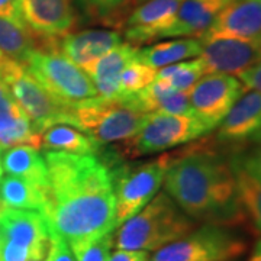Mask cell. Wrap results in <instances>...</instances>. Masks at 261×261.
<instances>
[{"mask_svg": "<svg viewBox=\"0 0 261 261\" xmlns=\"http://www.w3.org/2000/svg\"><path fill=\"white\" fill-rule=\"evenodd\" d=\"M47 203L41 211L49 232L67 243L113 232L115 187L109 166L94 154L45 151Z\"/></svg>", "mask_w": 261, "mask_h": 261, "instance_id": "1", "label": "cell"}, {"mask_svg": "<svg viewBox=\"0 0 261 261\" xmlns=\"http://www.w3.org/2000/svg\"><path fill=\"white\" fill-rule=\"evenodd\" d=\"M163 183L166 193L193 221L231 228L247 222L229 159L207 145L171 154Z\"/></svg>", "mask_w": 261, "mask_h": 261, "instance_id": "2", "label": "cell"}, {"mask_svg": "<svg viewBox=\"0 0 261 261\" xmlns=\"http://www.w3.org/2000/svg\"><path fill=\"white\" fill-rule=\"evenodd\" d=\"M196 222L177 203L160 192L128 221L121 224L113 235L116 250L157 251L195 229Z\"/></svg>", "mask_w": 261, "mask_h": 261, "instance_id": "3", "label": "cell"}, {"mask_svg": "<svg viewBox=\"0 0 261 261\" xmlns=\"http://www.w3.org/2000/svg\"><path fill=\"white\" fill-rule=\"evenodd\" d=\"M22 65L48 93L65 106H74L97 97L90 77L60 51L58 38L42 39Z\"/></svg>", "mask_w": 261, "mask_h": 261, "instance_id": "4", "label": "cell"}, {"mask_svg": "<svg viewBox=\"0 0 261 261\" xmlns=\"http://www.w3.org/2000/svg\"><path fill=\"white\" fill-rule=\"evenodd\" d=\"M148 115L116 100L96 97L70 106V125L93 138L99 145H105L125 142L135 137Z\"/></svg>", "mask_w": 261, "mask_h": 261, "instance_id": "5", "label": "cell"}, {"mask_svg": "<svg viewBox=\"0 0 261 261\" xmlns=\"http://www.w3.org/2000/svg\"><path fill=\"white\" fill-rule=\"evenodd\" d=\"M247 251V241L231 226L203 224L154 252L149 261H232Z\"/></svg>", "mask_w": 261, "mask_h": 261, "instance_id": "6", "label": "cell"}, {"mask_svg": "<svg viewBox=\"0 0 261 261\" xmlns=\"http://www.w3.org/2000/svg\"><path fill=\"white\" fill-rule=\"evenodd\" d=\"M211 130L195 115L149 113L137 135L125 141L123 151L128 157L149 155L197 140Z\"/></svg>", "mask_w": 261, "mask_h": 261, "instance_id": "7", "label": "cell"}, {"mask_svg": "<svg viewBox=\"0 0 261 261\" xmlns=\"http://www.w3.org/2000/svg\"><path fill=\"white\" fill-rule=\"evenodd\" d=\"M171 161V154L138 164L135 167L112 170L115 187V221L116 226L138 214L154 196L159 193L164 181L166 171Z\"/></svg>", "mask_w": 261, "mask_h": 261, "instance_id": "8", "label": "cell"}, {"mask_svg": "<svg viewBox=\"0 0 261 261\" xmlns=\"http://www.w3.org/2000/svg\"><path fill=\"white\" fill-rule=\"evenodd\" d=\"M3 84L41 135L53 125H70V106L54 99L20 63Z\"/></svg>", "mask_w": 261, "mask_h": 261, "instance_id": "9", "label": "cell"}, {"mask_svg": "<svg viewBox=\"0 0 261 261\" xmlns=\"http://www.w3.org/2000/svg\"><path fill=\"white\" fill-rule=\"evenodd\" d=\"M244 92L245 86L233 75L211 73L197 80L189 99L196 118L215 129Z\"/></svg>", "mask_w": 261, "mask_h": 261, "instance_id": "10", "label": "cell"}, {"mask_svg": "<svg viewBox=\"0 0 261 261\" xmlns=\"http://www.w3.org/2000/svg\"><path fill=\"white\" fill-rule=\"evenodd\" d=\"M205 74L240 75L261 61V38H199Z\"/></svg>", "mask_w": 261, "mask_h": 261, "instance_id": "11", "label": "cell"}, {"mask_svg": "<svg viewBox=\"0 0 261 261\" xmlns=\"http://www.w3.org/2000/svg\"><path fill=\"white\" fill-rule=\"evenodd\" d=\"M0 228L3 243L28 251L34 260H45L51 233L47 221L38 211L0 206Z\"/></svg>", "mask_w": 261, "mask_h": 261, "instance_id": "12", "label": "cell"}, {"mask_svg": "<svg viewBox=\"0 0 261 261\" xmlns=\"http://www.w3.org/2000/svg\"><path fill=\"white\" fill-rule=\"evenodd\" d=\"M20 20L39 38H61L74 27L71 0H19Z\"/></svg>", "mask_w": 261, "mask_h": 261, "instance_id": "13", "label": "cell"}, {"mask_svg": "<svg viewBox=\"0 0 261 261\" xmlns=\"http://www.w3.org/2000/svg\"><path fill=\"white\" fill-rule=\"evenodd\" d=\"M181 0H145L130 12L125 22L128 44L138 47L161 39L174 22Z\"/></svg>", "mask_w": 261, "mask_h": 261, "instance_id": "14", "label": "cell"}, {"mask_svg": "<svg viewBox=\"0 0 261 261\" xmlns=\"http://www.w3.org/2000/svg\"><path fill=\"white\" fill-rule=\"evenodd\" d=\"M200 38H261V3L233 0L225 5Z\"/></svg>", "mask_w": 261, "mask_h": 261, "instance_id": "15", "label": "cell"}, {"mask_svg": "<svg viewBox=\"0 0 261 261\" xmlns=\"http://www.w3.org/2000/svg\"><path fill=\"white\" fill-rule=\"evenodd\" d=\"M119 44H122L121 34L109 29H87L58 38L60 51L83 71Z\"/></svg>", "mask_w": 261, "mask_h": 261, "instance_id": "16", "label": "cell"}, {"mask_svg": "<svg viewBox=\"0 0 261 261\" xmlns=\"http://www.w3.org/2000/svg\"><path fill=\"white\" fill-rule=\"evenodd\" d=\"M216 138L226 144H240L251 138L261 128V93L244 92L218 125Z\"/></svg>", "mask_w": 261, "mask_h": 261, "instance_id": "17", "label": "cell"}, {"mask_svg": "<svg viewBox=\"0 0 261 261\" xmlns=\"http://www.w3.org/2000/svg\"><path fill=\"white\" fill-rule=\"evenodd\" d=\"M16 145L41 148V134L22 111L9 89L0 83V149Z\"/></svg>", "mask_w": 261, "mask_h": 261, "instance_id": "18", "label": "cell"}, {"mask_svg": "<svg viewBox=\"0 0 261 261\" xmlns=\"http://www.w3.org/2000/svg\"><path fill=\"white\" fill-rule=\"evenodd\" d=\"M138 47L122 42L99 58L86 74L93 82L97 97L102 100H118L119 97V79L125 67L137 58Z\"/></svg>", "mask_w": 261, "mask_h": 261, "instance_id": "19", "label": "cell"}, {"mask_svg": "<svg viewBox=\"0 0 261 261\" xmlns=\"http://www.w3.org/2000/svg\"><path fill=\"white\" fill-rule=\"evenodd\" d=\"M224 6L222 0H181L174 22L161 38H200Z\"/></svg>", "mask_w": 261, "mask_h": 261, "instance_id": "20", "label": "cell"}, {"mask_svg": "<svg viewBox=\"0 0 261 261\" xmlns=\"http://www.w3.org/2000/svg\"><path fill=\"white\" fill-rule=\"evenodd\" d=\"M3 171L9 176L23 178L35 186L48 189V170L44 157L35 147L16 145L3 155Z\"/></svg>", "mask_w": 261, "mask_h": 261, "instance_id": "21", "label": "cell"}, {"mask_svg": "<svg viewBox=\"0 0 261 261\" xmlns=\"http://www.w3.org/2000/svg\"><path fill=\"white\" fill-rule=\"evenodd\" d=\"M200 53L202 42L199 38H178L174 41L159 42L149 47L138 48L137 60L142 64L159 70L193 57H199Z\"/></svg>", "mask_w": 261, "mask_h": 261, "instance_id": "22", "label": "cell"}, {"mask_svg": "<svg viewBox=\"0 0 261 261\" xmlns=\"http://www.w3.org/2000/svg\"><path fill=\"white\" fill-rule=\"evenodd\" d=\"M229 164L244 212L252 222L255 231L261 233V174L247 167L237 152L229 159Z\"/></svg>", "mask_w": 261, "mask_h": 261, "instance_id": "23", "label": "cell"}, {"mask_svg": "<svg viewBox=\"0 0 261 261\" xmlns=\"http://www.w3.org/2000/svg\"><path fill=\"white\" fill-rule=\"evenodd\" d=\"M45 38L37 37L20 19L0 16V51L20 64Z\"/></svg>", "mask_w": 261, "mask_h": 261, "instance_id": "24", "label": "cell"}, {"mask_svg": "<svg viewBox=\"0 0 261 261\" xmlns=\"http://www.w3.org/2000/svg\"><path fill=\"white\" fill-rule=\"evenodd\" d=\"M41 147L45 148V151H63L94 155H97V151L100 148V145L93 138L65 123L53 125L44 130L41 135Z\"/></svg>", "mask_w": 261, "mask_h": 261, "instance_id": "25", "label": "cell"}, {"mask_svg": "<svg viewBox=\"0 0 261 261\" xmlns=\"http://www.w3.org/2000/svg\"><path fill=\"white\" fill-rule=\"evenodd\" d=\"M0 202L12 209L41 212L47 203V190L8 174L0 178Z\"/></svg>", "mask_w": 261, "mask_h": 261, "instance_id": "26", "label": "cell"}, {"mask_svg": "<svg viewBox=\"0 0 261 261\" xmlns=\"http://www.w3.org/2000/svg\"><path fill=\"white\" fill-rule=\"evenodd\" d=\"M205 74V67L199 57L190 61H181L176 64L163 67L157 71L159 80H164L168 86L177 92H190L197 80Z\"/></svg>", "mask_w": 261, "mask_h": 261, "instance_id": "27", "label": "cell"}, {"mask_svg": "<svg viewBox=\"0 0 261 261\" xmlns=\"http://www.w3.org/2000/svg\"><path fill=\"white\" fill-rule=\"evenodd\" d=\"M157 71L159 70L140 63L137 58L132 60L129 64L125 67L119 79V97L138 93L140 90L155 80Z\"/></svg>", "mask_w": 261, "mask_h": 261, "instance_id": "28", "label": "cell"}, {"mask_svg": "<svg viewBox=\"0 0 261 261\" xmlns=\"http://www.w3.org/2000/svg\"><path fill=\"white\" fill-rule=\"evenodd\" d=\"M75 261H108L113 248V232L93 240L68 243Z\"/></svg>", "mask_w": 261, "mask_h": 261, "instance_id": "29", "label": "cell"}, {"mask_svg": "<svg viewBox=\"0 0 261 261\" xmlns=\"http://www.w3.org/2000/svg\"><path fill=\"white\" fill-rule=\"evenodd\" d=\"M129 2L130 0H83V5L93 18L112 22V19H119L122 15H125Z\"/></svg>", "mask_w": 261, "mask_h": 261, "instance_id": "30", "label": "cell"}, {"mask_svg": "<svg viewBox=\"0 0 261 261\" xmlns=\"http://www.w3.org/2000/svg\"><path fill=\"white\" fill-rule=\"evenodd\" d=\"M155 113H167V115H195L190 99H189V92H173L170 93L161 102L159 111Z\"/></svg>", "mask_w": 261, "mask_h": 261, "instance_id": "31", "label": "cell"}, {"mask_svg": "<svg viewBox=\"0 0 261 261\" xmlns=\"http://www.w3.org/2000/svg\"><path fill=\"white\" fill-rule=\"evenodd\" d=\"M44 261H75V258L73 257V252L70 250L68 243L61 237L51 233L49 248Z\"/></svg>", "mask_w": 261, "mask_h": 261, "instance_id": "32", "label": "cell"}, {"mask_svg": "<svg viewBox=\"0 0 261 261\" xmlns=\"http://www.w3.org/2000/svg\"><path fill=\"white\" fill-rule=\"evenodd\" d=\"M240 80L245 87L261 93V61L251 68L245 70L244 73H241Z\"/></svg>", "mask_w": 261, "mask_h": 261, "instance_id": "33", "label": "cell"}, {"mask_svg": "<svg viewBox=\"0 0 261 261\" xmlns=\"http://www.w3.org/2000/svg\"><path fill=\"white\" fill-rule=\"evenodd\" d=\"M255 144H258V145L252 149V151L247 152V154L237 152V155L240 157V160H241L244 164L250 168V170L261 174V141L255 142Z\"/></svg>", "mask_w": 261, "mask_h": 261, "instance_id": "34", "label": "cell"}, {"mask_svg": "<svg viewBox=\"0 0 261 261\" xmlns=\"http://www.w3.org/2000/svg\"><path fill=\"white\" fill-rule=\"evenodd\" d=\"M108 261H149V252L134 251V250H116L109 255Z\"/></svg>", "mask_w": 261, "mask_h": 261, "instance_id": "35", "label": "cell"}, {"mask_svg": "<svg viewBox=\"0 0 261 261\" xmlns=\"http://www.w3.org/2000/svg\"><path fill=\"white\" fill-rule=\"evenodd\" d=\"M19 0H0V16L20 19L18 12Z\"/></svg>", "mask_w": 261, "mask_h": 261, "instance_id": "36", "label": "cell"}, {"mask_svg": "<svg viewBox=\"0 0 261 261\" xmlns=\"http://www.w3.org/2000/svg\"><path fill=\"white\" fill-rule=\"evenodd\" d=\"M248 261H261V238L255 243V245H254V248H252L251 254H250Z\"/></svg>", "mask_w": 261, "mask_h": 261, "instance_id": "37", "label": "cell"}, {"mask_svg": "<svg viewBox=\"0 0 261 261\" xmlns=\"http://www.w3.org/2000/svg\"><path fill=\"white\" fill-rule=\"evenodd\" d=\"M251 141H254V142H258V141H261V128H260V130H258V132H257V134L252 137Z\"/></svg>", "mask_w": 261, "mask_h": 261, "instance_id": "38", "label": "cell"}, {"mask_svg": "<svg viewBox=\"0 0 261 261\" xmlns=\"http://www.w3.org/2000/svg\"><path fill=\"white\" fill-rule=\"evenodd\" d=\"M0 152H2V149H0ZM3 177V164H2V159H0V178Z\"/></svg>", "mask_w": 261, "mask_h": 261, "instance_id": "39", "label": "cell"}, {"mask_svg": "<svg viewBox=\"0 0 261 261\" xmlns=\"http://www.w3.org/2000/svg\"><path fill=\"white\" fill-rule=\"evenodd\" d=\"M2 244H3V232H2V228H0V248H2Z\"/></svg>", "mask_w": 261, "mask_h": 261, "instance_id": "40", "label": "cell"}, {"mask_svg": "<svg viewBox=\"0 0 261 261\" xmlns=\"http://www.w3.org/2000/svg\"><path fill=\"white\" fill-rule=\"evenodd\" d=\"M225 5H228V3H231V2H233V0H222Z\"/></svg>", "mask_w": 261, "mask_h": 261, "instance_id": "41", "label": "cell"}, {"mask_svg": "<svg viewBox=\"0 0 261 261\" xmlns=\"http://www.w3.org/2000/svg\"><path fill=\"white\" fill-rule=\"evenodd\" d=\"M142 2H145V0H137V3H142Z\"/></svg>", "mask_w": 261, "mask_h": 261, "instance_id": "42", "label": "cell"}, {"mask_svg": "<svg viewBox=\"0 0 261 261\" xmlns=\"http://www.w3.org/2000/svg\"><path fill=\"white\" fill-rule=\"evenodd\" d=\"M2 57H3V53H2V51H0V60H2Z\"/></svg>", "mask_w": 261, "mask_h": 261, "instance_id": "43", "label": "cell"}, {"mask_svg": "<svg viewBox=\"0 0 261 261\" xmlns=\"http://www.w3.org/2000/svg\"><path fill=\"white\" fill-rule=\"evenodd\" d=\"M32 261H44V260H32Z\"/></svg>", "mask_w": 261, "mask_h": 261, "instance_id": "44", "label": "cell"}, {"mask_svg": "<svg viewBox=\"0 0 261 261\" xmlns=\"http://www.w3.org/2000/svg\"><path fill=\"white\" fill-rule=\"evenodd\" d=\"M2 205H3V203H2V202H0V206H2Z\"/></svg>", "mask_w": 261, "mask_h": 261, "instance_id": "45", "label": "cell"}, {"mask_svg": "<svg viewBox=\"0 0 261 261\" xmlns=\"http://www.w3.org/2000/svg\"><path fill=\"white\" fill-rule=\"evenodd\" d=\"M258 2H260V3H261V0H258Z\"/></svg>", "mask_w": 261, "mask_h": 261, "instance_id": "46", "label": "cell"}]
</instances>
